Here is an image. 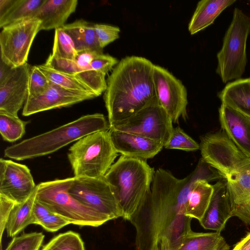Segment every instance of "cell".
<instances>
[{
	"instance_id": "cell-3",
	"label": "cell",
	"mask_w": 250,
	"mask_h": 250,
	"mask_svg": "<svg viewBox=\"0 0 250 250\" xmlns=\"http://www.w3.org/2000/svg\"><path fill=\"white\" fill-rule=\"evenodd\" d=\"M108 130V121L103 114H87L8 146L5 149L4 154L5 157L17 161L47 155L88 134Z\"/></svg>"
},
{
	"instance_id": "cell-16",
	"label": "cell",
	"mask_w": 250,
	"mask_h": 250,
	"mask_svg": "<svg viewBox=\"0 0 250 250\" xmlns=\"http://www.w3.org/2000/svg\"><path fill=\"white\" fill-rule=\"evenodd\" d=\"M109 132L117 153L126 157L146 160L153 158L164 147L163 143L139 135L110 129Z\"/></svg>"
},
{
	"instance_id": "cell-11",
	"label": "cell",
	"mask_w": 250,
	"mask_h": 250,
	"mask_svg": "<svg viewBox=\"0 0 250 250\" xmlns=\"http://www.w3.org/2000/svg\"><path fill=\"white\" fill-rule=\"evenodd\" d=\"M41 21L31 19L3 27L0 33V60L15 68L27 63Z\"/></svg>"
},
{
	"instance_id": "cell-26",
	"label": "cell",
	"mask_w": 250,
	"mask_h": 250,
	"mask_svg": "<svg viewBox=\"0 0 250 250\" xmlns=\"http://www.w3.org/2000/svg\"><path fill=\"white\" fill-rule=\"evenodd\" d=\"M229 246L220 232L190 231L178 250H229Z\"/></svg>"
},
{
	"instance_id": "cell-30",
	"label": "cell",
	"mask_w": 250,
	"mask_h": 250,
	"mask_svg": "<svg viewBox=\"0 0 250 250\" xmlns=\"http://www.w3.org/2000/svg\"><path fill=\"white\" fill-rule=\"evenodd\" d=\"M41 250H85L80 235L69 230L53 237Z\"/></svg>"
},
{
	"instance_id": "cell-2",
	"label": "cell",
	"mask_w": 250,
	"mask_h": 250,
	"mask_svg": "<svg viewBox=\"0 0 250 250\" xmlns=\"http://www.w3.org/2000/svg\"><path fill=\"white\" fill-rule=\"evenodd\" d=\"M154 65L144 57L131 56L115 65L104 95L109 126L131 117L156 98Z\"/></svg>"
},
{
	"instance_id": "cell-39",
	"label": "cell",
	"mask_w": 250,
	"mask_h": 250,
	"mask_svg": "<svg viewBox=\"0 0 250 250\" xmlns=\"http://www.w3.org/2000/svg\"><path fill=\"white\" fill-rule=\"evenodd\" d=\"M100 53L92 50H85L78 52L74 61L81 68L90 69V64L94 59Z\"/></svg>"
},
{
	"instance_id": "cell-31",
	"label": "cell",
	"mask_w": 250,
	"mask_h": 250,
	"mask_svg": "<svg viewBox=\"0 0 250 250\" xmlns=\"http://www.w3.org/2000/svg\"><path fill=\"white\" fill-rule=\"evenodd\" d=\"M77 54L72 39L64 29L62 27L55 29L51 54L56 57L74 60Z\"/></svg>"
},
{
	"instance_id": "cell-17",
	"label": "cell",
	"mask_w": 250,
	"mask_h": 250,
	"mask_svg": "<svg viewBox=\"0 0 250 250\" xmlns=\"http://www.w3.org/2000/svg\"><path fill=\"white\" fill-rule=\"evenodd\" d=\"M213 191L208 206L199 221L205 229L221 232L231 217V205L225 179L213 185Z\"/></svg>"
},
{
	"instance_id": "cell-8",
	"label": "cell",
	"mask_w": 250,
	"mask_h": 250,
	"mask_svg": "<svg viewBox=\"0 0 250 250\" xmlns=\"http://www.w3.org/2000/svg\"><path fill=\"white\" fill-rule=\"evenodd\" d=\"M200 149L202 159L217 170L226 181L250 170V157L223 130L202 137Z\"/></svg>"
},
{
	"instance_id": "cell-18",
	"label": "cell",
	"mask_w": 250,
	"mask_h": 250,
	"mask_svg": "<svg viewBox=\"0 0 250 250\" xmlns=\"http://www.w3.org/2000/svg\"><path fill=\"white\" fill-rule=\"evenodd\" d=\"M219 115L222 130L242 152L250 157V120L224 104L219 109Z\"/></svg>"
},
{
	"instance_id": "cell-36",
	"label": "cell",
	"mask_w": 250,
	"mask_h": 250,
	"mask_svg": "<svg viewBox=\"0 0 250 250\" xmlns=\"http://www.w3.org/2000/svg\"><path fill=\"white\" fill-rule=\"evenodd\" d=\"M70 224V222L62 216L52 213L40 220L37 225L42 226L47 231L54 232Z\"/></svg>"
},
{
	"instance_id": "cell-40",
	"label": "cell",
	"mask_w": 250,
	"mask_h": 250,
	"mask_svg": "<svg viewBox=\"0 0 250 250\" xmlns=\"http://www.w3.org/2000/svg\"><path fill=\"white\" fill-rule=\"evenodd\" d=\"M32 212L35 219V224H37L40 220L53 213L46 206L37 199L34 203Z\"/></svg>"
},
{
	"instance_id": "cell-21",
	"label": "cell",
	"mask_w": 250,
	"mask_h": 250,
	"mask_svg": "<svg viewBox=\"0 0 250 250\" xmlns=\"http://www.w3.org/2000/svg\"><path fill=\"white\" fill-rule=\"evenodd\" d=\"M222 104L237 111L250 120V78L229 83L218 93Z\"/></svg>"
},
{
	"instance_id": "cell-23",
	"label": "cell",
	"mask_w": 250,
	"mask_h": 250,
	"mask_svg": "<svg viewBox=\"0 0 250 250\" xmlns=\"http://www.w3.org/2000/svg\"><path fill=\"white\" fill-rule=\"evenodd\" d=\"M72 39L77 52L92 50L103 53L99 43L94 23L84 20L65 24L62 27Z\"/></svg>"
},
{
	"instance_id": "cell-37",
	"label": "cell",
	"mask_w": 250,
	"mask_h": 250,
	"mask_svg": "<svg viewBox=\"0 0 250 250\" xmlns=\"http://www.w3.org/2000/svg\"><path fill=\"white\" fill-rule=\"evenodd\" d=\"M119 61L118 60L107 54H100L98 55L90 64L92 69L106 74L116 65Z\"/></svg>"
},
{
	"instance_id": "cell-13",
	"label": "cell",
	"mask_w": 250,
	"mask_h": 250,
	"mask_svg": "<svg viewBox=\"0 0 250 250\" xmlns=\"http://www.w3.org/2000/svg\"><path fill=\"white\" fill-rule=\"evenodd\" d=\"M29 168L10 160H0V195L16 204L26 201L36 188Z\"/></svg>"
},
{
	"instance_id": "cell-20",
	"label": "cell",
	"mask_w": 250,
	"mask_h": 250,
	"mask_svg": "<svg viewBox=\"0 0 250 250\" xmlns=\"http://www.w3.org/2000/svg\"><path fill=\"white\" fill-rule=\"evenodd\" d=\"M78 2L77 0H44L33 19L41 21L40 31L62 28L76 10Z\"/></svg>"
},
{
	"instance_id": "cell-4",
	"label": "cell",
	"mask_w": 250,
	"mask_h": 250,
	"mask_svg": "<svg viewBox=\"0 0 250 250\" xmlns=\"http://www.w3.org/2000/svg\"><path fill=\"white\" fill-rule=\"evenodd\" d=\"M154 171L146 160L121 155L105 174L123 219L129 221L145 202L150 191Z\"/></svg>"
},
{
	"instance_id": "cell-27",
	"label": "cell",
	"mask_w": 250,
	"mask_h": 250,
	"mask_svg": "<svg viewBox=\"0 0 250 250\" xmlns=\"http://www.w3.org/2000/svg\"><path fill=\"white\" fill-rule=\"evenodd\" d=\"M44 0H16L8 10L0 17V28L33 19Z\"/></svg>"
},
{
	"instance_id": "cell-10",
	"label": "cell",
	"mask_w": 250,
	"mask_h": 250,
	"mask_svg": "<svg viewBox=\"0 0 250 250\" xmlns=\"http://www.w3.org/2000/svg\"><path fill=\"white\" fill-rule=\"evenodd\" d=\"M69 193L84 205L108 217H122L123 212L112 188L104 177H74Z\"/></svg>"
},
{
	"instance_id": "cell-35",
	"label": "cell",
	"mask_w": 250,
	"mask_h": 250,
	"mask_svg": "<svg viewBox=\"0 0 250 250\" xmlns=\"http://www.w3.org/2000/svg\"><path fill=\"white\" fill-rule=\"evenodd\" d=\"M94 27L99 45L103 49L119 38L120 29L118 26L95 23Z\"/></svg>"
},
{
	"instance_id": "cell-6",
	"label": "cell",
	"mask_w": 250,
	"mask_h": 250,
	"mask_svg": "<svg viewBox=\"0 0 250 250\" xmlns=\"http://www.w3.org/2000/svg\"><path fill=\"white\" fill-rule=\"evenodd\" d=\"M74 177L42 182L38 185L36 199L53 213L66 219L70 224L98 227L110 218L84 205L68 192Z\"/></svg>"
},
{
	"instance_id": "cell-34",
	"label": "cell",
	"mask_w": 250,
	"mask_h": 250,
	"mask_svg": "<svg viewBox=\"0 0 250 250\" xmlns=\"http://www.w3.org/2000/svg\"><path fill=\"white\" fill-rule=\"evenodd\" d=\"M50 83L38 65L32 66L29 78L28 98L42 93L48 87Z\"/></svg>"
},
{
	"instance_id": "cell-43",
	"label": "cell",
	"mask_w": 250,
	"mask_h": 250,
	"mask_svg": "<svg viewBox=\"0 0 250 250\" xmlns=\"http://www.w3.org/2000/svg\"><path fill=\"white\" fill-rule=\"evenodd\" d=\"M16 0H0V17L4 15Z\"/></svg>"
},
{
	"instance_id": "cell-32",
	"label": "cell",
	"mask_w": 250,
	"mask_h": 250,
	"mask_svg": "<svg viewBox=\"0 0 250 250\" xmlns=\"http://www.w3.org/2000/svg\"><path fill=\"white\" fill-rule=\"evenodd\" d=\"M44 237L42 232L23 233L14 237L5 250H39Z\"/></svg>"
},
{
	"instance_id": "cell-9",
	"label": "cell",
	"mask_w": 250,
	"mask_h": 250,
	"mask_svg": "<svg viewBox=\"0 0 250 250\" xmlns=\"http://www.w3.org/2000/svg\"><path fill=\"white\" fill-rule=\"evenodd\" d=\"M173 123L156 98L131 117L110 125L109 129L139 135L165 145L174 128Z\"/></svg>"
},
{
	"instance_id": "cell-5",
	"label": "cell",
	"mask_w": 250,
	"mask_h": 250,
	"mask_svg": "<svg viewBox=\"0 0 250 250\" xmlns=\"http://www.w3.org/2000/svg\"><path fill=\"white\" fill-rule=\"evenodd\" d=\"M118 156L109 130L83 137L71 146L67 154L76 178L104 177Z\"/></svg>"
},
{
	"instance_id": "cell-1",
	"label": "cell",
	"mask_w": 250,
	"mask_h": 250,
	"mask_svg": "<svg viewBox=\"0 0 250 250\" xmlns=\"http://www.w3.org/2000/svg\"><path fill=\"white\" fill-rule=\"evenodd\" d=\"M216 177L203 160L183 179L163 168L155 170L149 194L129 220L136 230V250H178L192 230V218L186 215L191 189L197 181Z\"/></svg>"
},
{
	"instance_id": "cell-44",
	"label": "cell",
	"mask_w": 250,
	"mask_h": 250,
	"mask_svg": "<svg viewBox=\"0 0 250 250\" xmlns=\"http://www.w3.org/2000/svg\"></svg>"
},
{
	"instance_id": "cell-29",
	"label": "cell",
	"mask_w": 250,
	"mask_h": 250,
	"mask_svg": "<svg viewBox=\"0 0 250 250\" xmlns=\"http://www.w3.org/2000/svg\"><path fill=\"white\" fill-rule=\"evenodd\" d=\"M27 123L18 116L0 112V133L6 141L14 142L21 139L25 133Z\"/></svg>"
},
{
	"instance_id": "cell-24",
	"label": "cell",
	"mask_w": 250,
	"mask_h": 250,
	"mask_svg": "<svg viewBox=\"0 0 250 250\" xmlns=\"http://www.w3.org/2000/svg\"><path fill=\"white\" fill-rule=\"evenodd\" d=\"M38 189L37 185L32 194L26 201L14 207L6 226L7 236L14 237L29 225L35 223L32 210Z\"/></svg>"
},
{
	"instance_id": "cell-15",
	"label": "cell",
	"mask_w": 250,
	"mask_h": 250,
	"mask_svg": "<svg viewBox=\"0 0 250 250\" xmlns=\"http://www.w3.org/2000/svg\"><path fill=\"white\" fill-rule=\"evenodd\" d=\"M31 66L27 62L15 68L13 73L0 83V112L18 116L28 98Z\"/></svg>"
},
{
	"instance_id": "cell-41",
	"label": "cell",
	"mask_w": 250,
	"mask_h": 250,
	"mask_svg": "<svg viewBox=\"0 0 250 250\" xmlns=\"http://www.w3.org/2000/svg\"><path fill=\"white\" fill-rule=\"evenodd\" d=\"M15 68H12L1 60L0 61V83L3 82L14 72Z\"/></svg>"
},
{
	"instance_id": "cell-25",
	"label": "cell",
	"mask_w": 250,
	"mask_h": 250,
	"mask_svg": "<svg viewBox=\"0 0 250 250\" xmlns=\"http://www.w3.org/2000/svg\"><path fill=\"white\" fill-rule=\"evenodd\" d=\"M213 191V185L208 181H197L190 192L186 208V215L200 221L208 206Z\"/></svg>"
},
{
	"instance_id": "cell-22",
	"label": "cell",
	"mask_w": 250,
	"mask_h": 250,
	"mask_svg": "<svg viewBox=\"0 0 250 250\" xmlns=\"http://www.w3.org/2000/svg\"><path fill=\"white\" fill-rule=\"evenodd\" d=\"M236 0H202L197 4L188 26L190 34H195L213 24L216 19Z\"/></svg>"
},
{
	"instance_id": "cell-12",
	"label": "cell",
	"mask_w": 250,
	"mask_h": 250,
	"mask_svg": "<svg viewBox=\"0 0 250 250\" xmlns=\"http://www.w3.org/2000/svg\"><path fill=\"white\" fill-rule=\"evenodd\" d=\"M153 79L157 100L173 123H178L181 117L186 120L188 93L182 82L166 69L155 64Z\"/></svg>"
},
{
	"instance_id": "cell-14",
	"label": "cell",
	"mask_w": 250,
	"mask_h": 250,
	"mask_svg": "<svg viewBox=\"0 0 250 250\" xmlns=\"http://www.w3.org/2000/svg\"><path fill=\"white\" fill-rule=\"evenodd\" d=\"M94 98L90 95L66 89L50 82L42 93L27 98L22 115L28 116L42 111L71 106Z\"/></svg>"
},
{
	"instance_id": "cell-19",
	"label": "cell",
	"mask_w": 250,
	"mask_h": 250,
	"mask_svg": "<svg viewBox=\"0 0 250 250\" xmlns=\"http://www.w3.org/2000/svg\"><path fill=\"white\" fill-rule=\"evenodd\" d=\"M43 64L56 71L76 77L86 85L97 97L106 89L105 75L91 69L81 68L74 60L56 57L50 54Z\"/></svg>"
},
{
	"instance_id": "cell-38",
	"label": "cell",
	"mask_w": 250,
	"mask_h": 250,
	"mask_svg": "<svg viewBox=\"0 0 250 250\" xmlns=\"http://www.w3.org/2000/svg\"><path fill=\"white\" fill-rule=\"evenodd\" d=\"M16 204L12 200L0 195V250H2L1 240L3 232L6 229L10 214Z\"/></svg>"
},
{
	"instance_id": "cell-33",
	"label": "cell",
	"mask_w": 250,
	"mask_h": 250,
	"mask_svg": "<svg viewBox=\"0 0 250 250\" xmlns=\"http://www.w3.org/2000/svg\"><path fill=\"white\" fill-rule=\"evenodd\" d=\"M164 147L166 149H179L186 151H194L200 149V145L180 126L173 128Z\"/></svg>"
},
{
	"instance_id": "cell-7",
	"label": "cell",
	"mask_w": 250,
	"mask_h": 250,
	"mask_svg": "<svg viewBox=\"0 0 250 250\" xmlns=\"http://www.w3.org/2000/svg\"><path fill=\"white\" fill-rule=\"evenodd\" d=\"M250 34V17L235 8L231 22L217 54L216 73L224 83L241 79L247 62V41Z\"/></svg>"
},
{
	"instance_id": "cell-28",
	"label": "cell",
	"mask_w": 250,
	"mask_h": 250,
	"mask_svg": "<svg viewBox=\"0 0 250 250\" xmlns=\"http://www.w3.org/2000/svg\"><path fill=\"white\" fill-rule=\"evenodd\" d=\"M50 82L67 90L81 92L97 97L92 90L76 77L56 71L46 67L44 64L38 65Z\"/></svg>"
},
{
	"instance_id": "cell-42",
	"label": "cell",
	"mask_w": 250,
	"mask_h": 250,
	"mask_svg": "<svg viewBox=\"0 0 250 250\" xmlns=\"http://www.w3.org/2000/svg\"><path fill=\"white\" fill-rule=\"evenodd\" d=\"M232 250H250V232L235 244Z\"/></svg>"
}]
</instances>
